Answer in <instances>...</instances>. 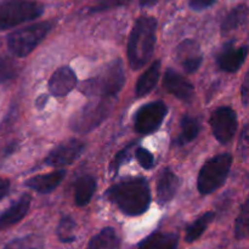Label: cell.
<instances>
[{"mask_svg":"<svg viewBox=\"0 0 249 249\" xmlns=\"http://www.w3.org/2000/svg\"><path fill=\"white\" fill-rule=\"evenodd\" d=\"M106 196L116 203L123 213L130 216L143 214L151 203L148 182L141 178L129 179L113 185L106 192Z\"/></svg>","mask_w":249,"mask_h":249,"instance_id":"obj_1","label":"cell"},{"mask_svg":"<svg viewBox=\"0 0 249 249\" xmlns=\"http://www.w3.org/2000/svg\"><path fill=\"white\" fill-rule=\"evenodd\" d=\"M157 21L152 16L136 19L128 43V58L133 70L143 67L152 57L156 44Z\"/></svg>","mask_w":249,"mask_h":249,"instance_id":"obj_2","label":"cell"},{"mask_svg":"<svg viewBox=\"0 0 249 249\" xmlns=\"http://www.w3.org/2000/svg\"><path fill=\"white\" fill-rule=\"evenodd\" d=\"M124 70L121 60H114L95 77L85 80L80 91L88 96L114 97L124 85Z\"/></svg>","mask_w":249,"mask_h":249,"instance_id":"obj_3","label":"cell"},{"mask_svg":"<svg viewBox=\"0 0 249 249\" xmlns=\"http://www.w3.org/2000/svg\"><path fill=\"white\" fill-rule=\"evenodd\" d=\"M232 164V156L230 153H221L209 160L202 167L197 180V187L202 195H208L223 186L230 173Z\"/></svg>","mask_w":249,"mask_h":249,"instance_id":"obj_4","label":"cell"},{"mask_svg":"<svg viewBox=\"0 0 249 249\" xmlns=\"http://www.w3.org/2000/svg\"><path fill=\"white\" fill-rule=\"evenodd\" d=\"M43 11V5L32 0H5L0 2V29L36 19Z\"/></svg>","mask_w":249,"mask_h":249,"instance_id":"obj_5","label":"cell"},{"mask_svg":"<svg viewBox=\"0 0 249 249\" xmlns=\"http://www.w3.org/2000/svg\"><path fill=\"white\" fill-rule=\"evenodd\" d=\"M50 28L51 24L49 22H39L16 29L7 38L9 50L17 57H24L43 41Z\"/></svg>","mask_w":249,"mask_h":249,"instance_id":"obj_6","label":"cell"},{"mask_svg":"<svg viewBox=\"0 0 249 249\" xmlns=\"http://www.w3.org/2000/svg\"><path fill=\"white\" fill-rule=\"evenodd\" d=\"M113 97H101L85 105L71 119V129L75 133H89L99 126L111 112Z\"/></svg>","mask_w":249,"mask_h":249,"instance_id":"obj_7","label":"cell"},{"mask_svg":"<svg viewBox=\"0 0 249 249\" xmlns=\"http://www.w3.org/2000/svg\"><path fill=\"white\" fill-rule=\"evenodd\" d=\"M168 107L164 102L146 104L135 114V130L140 134H151L157 130L167 116Z\"/></svg>","mask_w":249,"mask_h":249,"instance_id":"obj_8","label":"cell"},{"mask_svg":"<svg viewBox=\"0 0 249 249\" xmlns=\"http://www.w3.org/2000/svg\"><path fill=\"white\" fill-rule=\"evenodd\" d=\"M211 126L216 140L226 143L237 131V116L231 107H220L211 117Z\"/></svg>","mask_w":249,"mask_h":249,"instance_id":"obj_9","label":"cell"},{"mask_svg":"<svg viewBox=\"0 0 249 249\" xmlns=\"http://www.w3.org/2000/svg\"><path fill=\"white\" fill-rule=\"evenodd\" d=\"M84 148L85 145L83 141L72 139V140L61 143L55 150L51 151L48 157H46L45 163L50 167L70 165L82 156Z\"/></svg>","mask_w":249,"mask_h":249,"instance_id":"obj_10","label":"cell"},{"mask_svg":"<svg viewBox=\"0 0 249 249\" xmlns=\"http://www.w3.org/2000/svg\"><path fill=\"white\" fill-rule=\"evenodd\" d=\"M77 85V75L72 68L63 66L56 70L49 80V90L53 96H65Z\"/></svg>","mask_w":249,"mask_h":249,"instance_id":"obj_11","label":"cell"},{"mask_svg":"<svg viewBox=\"0 0 249 249\" xmlns=\"http://www.w3.org/2000/svg\"><path fill=\"white\" fill-rule=\"evenodd\" d=\"M163 85L170 94L182 101H190L194 97V85L186 78L173 70H167L164 73Z\"/></svg>","mask_w":249,"mask_h":249,"instance_id":"obj_12","label":"cell"},{"mask_svg":"<svg viewBox=\"0 0 249 249\" xmlns=\"http://www.w3.org/2000/svg\"><path fill=\"white\" fill-rule=\"evenodd\" d=\"M249 53L248 46L235 48L233 45H226L218 55L216 62L218 66L225 72H236L245 63Z\"/></svg>","mask_w":249,"mask_h":249,"instance_id":"obj_13","label":"cell"},{"mask_svg":"<svg viewBox=\"0 0 249 249\" xmlns=\"http://www.w3.org/2000/svg\"><path fill=\"white\" fill-rule=\"evenodd\" d=\"M29 207H31V196L23 195L0 215V231L6 230L15 224L19 223L28 213Z\"/></svg>","mask_w":249,"mask_h":249,"instance_id":"obj_14","label":"cell"},{"mask_svg":"<svg viewBox=\"0 0 249 249\" xmlns=\"http://www.w3.org/2000/svg\"><path fill=\"white\" fill-rule=\"evenodd\" d=\"M179 189V179L170 169H163L157 179V198L160 204L172 201Z\"/></svg>","mask_w":249,"mask_h":249,"instance_id":"obj_15","label":"cell"},{"mask_svg":"<svg viewBox=\"0 0 249 249\" xmlns=\"http://www.w3.org/2000/svg\"><path fill=\"white\" fill-rule=\"evenodd\" d=\"M65 175V170H56L50 174L36 175V177L31 178L29 180H27L26 185L29 189L40 192V194H49L61 184Z\"/></svg>","mask_w":249,"mask_h":249,"instance_id":"obj_16","label":"cell"},{"mask_svg":"<svg viewBox=\"0 0 249 249\" xmlns=\"http://www.w3.org/2000/svg\"><path fill=\"white\" fill-rule=\"evenodd\" d=\"M160 62L156 61L139 78L138 83H136V95L143 96V95H147L148 92L152 91L157 84L158 79H160Z\"/></svg>","mask_w":249,"mask_h":249,"instance_id":"obj_17","label":"cell"},{"mask_svg":"<svg viewBox=\"0 0 249 249\" xmlns=\"http://www.w3.org/2000/svg\"><path fill=\"white\" fill-rule=\"evenodd\" d=\"M139 249H178V236L170 232H156L148 236Z\"/></svg>","mask_w":249,"mask_h":249,"instance_id":"obj_18","label":"cell"},{"mask_svg":"<svg viewBox=\"0 0 249 249\" xmlns=\"http://www.w3.org/2000/svg\"><path fill=\"white\" fill-rule=\"evenodd\" d=\"M87 249H121V240L114 229L106 228L91 238Z\"/></svg>","mask_w":249,"mask_h":249,"instance_id":"obj_19","label":"cell"},{"mask_svg":"<svg viewBox=\"0 0 249 249\" xmlns=\"http://www.w3.org/2000/svg\"><path fill=\"white\" fill-rule=\"evenodd\" d=\"M95 190H96V180L92 177L85 175V177L78 179L77 182H75L74 189L75 204L79 207L87 206L90 199H91Z\"/></svg>","mask_w":249,"mask_h":249,"instance_id":"obj_20","label":"cell"},{"mask_svg":"<svg viewBox=\"0 0 249 249\" xmlns=\"http://www.w3.org/2000/svg\"><path fill=\"white\" fill-rule=\"evenodd\" d=\"M248 6L246 4H240L233 7L230 12L225 16L223 23H221V32L223 33H229L233 29L238 28L241 24L245 23L248 17Z\"/></svg>","mask_w":249,"mask_h":249,"instance_id":"obj_21","label":"cell"},{"mask_svg":"<svg viewBox=\"0 0 249 249\" xmlns=\"http://www.w3.org/2000/svg\"><path fill=\"white\" fill-rule=\"evenodd\" d=\"M199 133V123L196 118L190 116H184L181 119V131L177 142L179 145H186L190 141L197 138Z\"/></svg>","mask_w":249,"mask_h":249,"instance_id":"obj_22","label":"cell"},{"mask_svg":"<svg viewBox=\"0 0 249 249\" xmlns=\"http://www.w3.org/2000/svg\"><path fill=\"white\" fill-rule=\"evenodd\" d=\"M213 219H214L213 212H208V213L199 216L195 223H192L191 225L187 228L186 235H185V240H186L187 242H194V241L198 240V238L203 235L204 231L207 230L209 224L213 221Z\"/></svg>","mask_w":249,"mask_h":249,"instance_id":"obj_23","label":"cell"},{"mask_svg":"<svg viewBox=\"0 0 249 249\" xmlns=\"http://www.w3.org/2000/svg\"><path fill=\"white\" fill-rule=\"evenodd\" d=\"M4 249H44V241L36 235L24 236L7 243Z\"/></svg>","mask_w":249,"mask_h":249,"instance_id":"obj_24","label":"cell"},{"mask_svg":"<svg viewBox=\"0 0 249 249\" xmlns=\"http://www.w3.org/2000/svg\"><path fill=\"white\" fill-rule=\"evenodd\" d=\"M57 236L63 243H71L75 240V223L71 216L61 219L57 226Z\"/></svg>","mask_w":249,"mask_h":249,"instance_id":"obj_25","label":"cell"},{"mask_svg":"<svg viewBox=\"0 0 249 249\" xmlns=\"http://www.w3.org/2000/svg\"><path fill=\"white\" fill-rule=\"evenodd\" d=\"M249 224V198L246 201V203L243 204L242 209H241V214L237 218L236 221V237L237 238H243L247 236V228Z\"/></svg>","mask_w":249,"mask_h":249,"instance_id":"obj_26","label":"cell"},{"mask_svg":"<svg viewBox=\"0 0 249 249\" xmlns=\"http://www.w3.org/2000/svg\"><path fill=\"white\" fill-rule=\"evenodd\" d=\"M16 63L9 57H0V83L7 82L16 75Z\"/></svg>","mask_w":249,"mask_h":249,"instance_id":"obj_27","label":"cell"},{"mask_svg":"<svg viewBox=\"0 0 249 249\" xmlns=\"http://www.w3.org/2000/svg\"><path fill=\"white\" fill-rule=\"evenodd\" d=\"M135 157L136 160L139 162V164L142 168H145V169H151V168H153V165H155V158H153V156L151 155L146 148H136Z\"/></svg>","mask_w":249,"mask_h":249,"instance_id":"obj_28","label":"cell"},{"mask_svg":"<svg viewBox=\"0 0 249 249\" xmlns=\"http://www.w3.org/2000/svg\"><path fill=\"white\" fill-rule=\"evenodd\" d=\"M201 63H202V56L197 53V55L191 56V57L185 58V60L182 61V67H184V70L186 71L187 73H194L198 70Z\"/></svg>","mask_w":249,"mask_h":249,"instance_id":"obj_29","label":"cell"},{"mask_svg":"<svg viewBox=\"0 0 249 249\" xmlns=\"http://www.w3.org/2000/svg\"><path fill=\"white\" fill-rule=\"evenodd\" d=\"M130 147L131 146L125 147L123 151H121V152H119L118 155L114 157L113 162H112V164H111V168L113 172H118L119 167H121V165L125 162V160L128 158V156H129V150H130Z\"/></svg>","mask_w":249,"mask_h":249,"instance_id":"obj_30","label":"cell"},{"mask_svg":"<svg viewBox=\"0 0 249 249\" xmlns=\"http://www.w3.org/2000/svg\"><path fill=\"white\" fill-rule=\"evenodd\" d=\"M216 0H190L189 5L192 10H196V11H201V10L207 9V7L212 6L213 4H215Z\"/></svg>","mask_w":249,"mask_h":249,"instance_id":"obj_31","label":"cell"},{"mask_svg":"<svg viewBox=\"0 0 249 249\" xmlns=\"http://www.w3.org/2000/svg\"><path fill=\"white\" fill-rule=\"evenodd\" d=\"M241 99L245 106L249 105V71L246 73L245 79H243L242 87H241Z\"/></svg>","mask_w":249,"mask_h":249,"instance_id":"obj_32","label":"cell"},{"mask_svg":"<svg viewBox=\"0 0 249 249\" xmlns=\"http://www.w3.org/2000/svg\"><path fill=\"white\" fill-rule=\"evenodd\" d=\"M240 147L243 151L249 150V123L246 124L240 138Z\"/></svg>","mask_w":249,"mask_h":249,"instance_id":"obj_33","label":"cell"},{"mask_svg":"<svg viewBox=\"0 0 249 249\" xmlns=\"http://www.w3.org/2000/svg\"><path fill=\"white\" fill-rule=\"evenodd\" d=\"M9 190H10L9 180L1 179V178H0V201H1L5 196H6L7 192H9Z\"/></svg>","mask_w":249,"mask_h":249,"instance_id":"obj_34","label":"cell"},{"mask_svg":"<svg viewBox=\"0 0 249 249\" xmlns=\"http://www.w3.org/2000/svg\"><path fill=\"white\" fill-rule=\"evenodd\" d=\"M247 233H249V224H248V228H247Z\"/></svg>","mask_w":249,"mask_h":249,"instance_id":"obj_35","label":"cell"}]
</instances>
